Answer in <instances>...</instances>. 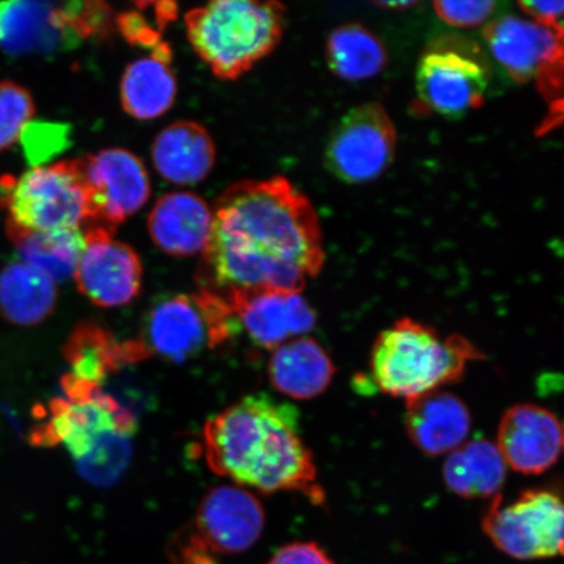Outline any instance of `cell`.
I'll return each mask as SVG.
<instances>
[{"mask_svg":"<svg viewBox=\"0 0 564 564\" xmlns=\"http://www.w3.org/2000/svg\"><path fill=\"white\" fill-rule=\"evenodd\" d=\"M262 503L237 485H221L203 498L193 533L210 554H241L256 545L263 533Z\"/></svg>","mask_w":564,"mask_h":564,"instance_id":"cell-14","label":"cell"},{"mask_svg":"<svg viewBox=\"0 0 564 564\" xmlns=\"http://www.w3.org/2000/svg\"><path fill=\"white\" fill-rule=\"evenodd\" d=\"M63 357L69 365V377L100 387L111 372L145 358L138 341L118 343L94 322L77 324L63 347Z\"/></svg>","mask_w":564,"mask_h":564,"instance_id":"cell-23","label":"cell"},{"mask_svg":"<svg viewBox=\"0 0 564 564\" xmlns=\"http://www.w3.org/2000/svg\"><path fill=\"white\" fill-rule=\"evenodd\" d=\"M326 59L333 73L348 82H362L382 73L386 46L368 28L358 23L337 26L326 45Z\"/></svg>","mask_w":564,"mask_h":564,"instance_id":"cell-27","label":"cell"},{"mask_svg":"<svg viewBox=\"0 0 564 564\" xmlns=\"http://www.w3.org/2000/svg\"><path fill=\"white\" fill-rule=\"evenodd\" d=\"M485 355L469 338L442 335L405 316L380 333L370 351V371L378 390L409 401L460 382L471 362Z\"/></svg>","mask_w":564,"mask_h":564,"instance_id":"cell-3","label":"cell"},{"mask_svg":"<svg viewBox=\"0 0 564 564\" xmlns=\"http://www.w3.org/2000/svg\"><path fill=\"white\" fill-rule=\"evenodd\" d=\"M21 260L53 282L75 273L86 238L83 231L34 232L7 228Z\"/></svg>","mask_w":564,"mask_h":564,"instance_id":"cell-26","label":"cell"},{"mask_svg":"<svg viewBox=\"0 0 564 564\" xmlns=\"http://www.w3.org/2000/svg\"><path fill=\"white\" fill-rule=\"evenodd\" d=\"M562 434H563V453H564V423L562 425Z\"/></svg>","mask_w":564,"mask_h":564,"instance_id":"cell-36","label":"cell"},{"mask_svg":"<svg viewBox=\"0 0 564 564\" xmlns=\"http://www.w3.org/2000/svg\"><path fill=\"white\" fill-rule=\"evenodd\" d=\"M82 167L89 195L91 228L115 231L117 225L135 215L150 199V174L143 161L130 151L108 148L83 159Z\"/></svg>","mask_w":564,"mask_h":564,"instance_id":"cell-12","label":"cell"},{"mask_svg":"<svg viewBox=\"0 0 564 564\" xmlns=\"http://www.w3.org/2000/svg\"><path fill=\"white\" fill-rule=\"evenodd\" d=\"M239 330L229 303L200 288L156 302L145 317L138 340L147 356L183 362L230 340Z\"/></svg>","mask_w":564,"mask_h":564,"instance_id":"cell-7","label":"cell"},{"mask_svg":"<svg viewBox=\"0 0 564 564\" xmlns=\"http://www.w3.org/2000/svg\"><path fill=\"white\" fill-rule=\"evenodd\" d=\"M154 167L174 185H196L207 178L216 161V147L199 123L181 121L162 130L152 145Z\"/></svg>","mask_w":564,"mask_h":564,"instance_id":"cell-20","label":"cell"},{"mask_svg":"<svg viewBox=\"0 0 564 564\" xmlns=\"http://www.w3.org/2000/svg\"><path fill=\"white\" fill-rule=\"evenodd\" d=\"M284 23V6L256 0H216L185 17L189 44L224 80L237 79L270 54Z\"/></svg>","mask_w":564,"mask_h":564,"instance_id":"cell-4","label":"cell"},{"mask_svg":"<svg viewBox=\"0 0 564 564\" xmlns=\"http://www.w3.org/2000/svg\"><path fill=\"white\" fill-rule=\"evenodd\" d=\"M220 295L229 303L239 329L260 348L274 350L315 327L314 310L299 292L259 289Z\"/></svg>","mask_w":564,"mask_h":564,"instance_id":"cell-15","label":"cell"},{"mask_svg":"<svg viewBox=\"0 0 564 564\" xmlns=\"http://www.w3.org/2000/svg\"><path fill=\"white\" fill-rule=\"evenodd\" d=\"M521 10L540 23L555 24L564 17V2H521Z\"/></svg>","mask_w":564,"mask_h":564,"instance_id":"cell-34","label":"cell"},{"mask_svg":"<svg viewBox=\"0 0 564 564\" xmlns=\"http://www.w3.org/2000/svg\"><path fill=\"white\" fill-rule=\"evenodd\" d=\"M489 67L474 42L441 39L422 55L417 69L419 109L460 118L485 102Z\"/></svg>","mask_w":564,"mask_h":564,"instance_id":"cell-10","label":"cell"},{"mask_svg":"<svg viewBox=\"0 0 564 564\" xmlns=\"http://www.w3.org/2000/svg\"><path fill=\"white\" fill-rule=\"evenodd\" d=\"M484 39L494 59L517 83H528L564 59V26L505 15L491 21Z\"/></svg>","mask_w":564,"mask_h":564,"instance_id":"cell-16","label":"cell"},{"mask_svg":"<svg viewBox=\"0 0 564 564\" xmlns=\"http://www.w3.org/2000/svg\"><path fill=\"white\" fill-rule=\"evenodd\" d=\"M66 398H56L37 409L39 423L32 427L30 442L34 447L52 448L65 444L77 463L100 453L121 447L132 433V415L105 394L100 386L80 382L68 373L61 379Z\"/></svg>","mask_w":564,"mask_h":564,"instance_id":"cell-6","label":"cell"},{"mask_svg":"<svg viewBox=\"0 0 564 564\" xmlns=\"http://www.w3.org/2000/svg\"><path fill=\"white\" fill-rule=\"evenodd\" d=\"M7 228L34 232L87 231L91 209L82 160L34 166L0 178Z\"/></svg>","mask_w":564,"mask_h":564,"instance_id":"cell-5","label":"cell"},{"mask_svg":"<svg viewBox=\"0 0 564 564\" xmlns=\"http://www.w3.org/2000/svg\"><path fill=\"white\" fill-rule=\"evenodd\" d=\"M111 15L102 2H0V47L12 55L66 52L106 37Z\"/></svg>","mask_w":564,"mask_h":564,"instance_id":"cell-8","label":"cell"},{"mask_svg":"<svg viewBox=\"0 0 564 564\" xmlns=\"http://www.w3.org/2000/svg\"><path fill=\"white\" fill-rule=\"evenodd\" d=\"M323 263L319 218L307 197L284 176L243 181L216 202L200 288L301 293Z\"/></svg>","mask_w":564,"mask_h":564,"instance_id":"cell-1","label":"cell"},{"mask_svg":"<svg viewBox=\"0 0 564 564\" xmlns=\"http://www.w3.org/2000/svg\"><path fill=\"white\" fill-rule=\"evenodd\" d=\"M336 368L319 343L297 337L273 350L268 376L276 390L295 400H310L333 383Z\"/></svg>","mask_w":564,"mask_h":564,"instance_id":"cell-21","label":"cell"},{"mask_svg":"<svg viewBox=\"0 0 564 564\" xmlns=\"http://www.w3.org/2000/svg\"><path fill=\"white\" fill-rule=\"evenodd\" d=\"M70 127L62 123H30L21 133L28 161L33 165L58 156L70 144Z\"/></svg>","mask_w":564,"mask_h":564,"instance_id":"cell-29","label":"cell"},{"mask_svg":"<svg viewBox=\"0 0 564 564\" xmlns=\"http://www.w3.org/2000/svg\"><path fill=\"white\" fill-rule=\"evenodd\" d=\"M496 2H435L436 15L455 28H475L486 23L496 12Z\"/></svg>","mask_w":564,"mask_h":564,"instance_id":"cell-31","label":"cell"},{"mask_svg":"<svg viewBox=\"0 0 564 564\" xmlns=\"http://www.w3.org/2000/svg\"><path fill=\"white\" fill-rule=\"evenodd\" d=\"M507 468L496 443L476 438L447 455L442 475L448 490L457 497L492 500L503 489Z\"/></svg>","mask_w":564,"mask_h":564,"instance_id":"cell-24","label":"cell"},{"mask_svg":"<svg viewBox=\"0 0 564 564\" xmlns=\"http://www.w3.org/2000/svg\"><path fill=\"white\" fill-rule=\"evenodd\" d=\"M84 238L86 245L74 273L77 289L96 306L129 305L143 282V265L135 250L105 228L84 231Z\"/></svg>","mask_w":564,"mask_h":564,"instance_id":"cell-13","label":"cell"},{"mask_svg":"<svg viewBox=\"0 0 564 564\" xmlns=\"http://www.w3.org/2000/svg\"><path fill=\"white\" fill-rule=\"evenodd\" d=\"M270 564H335L314 542H295L274 554Z\"/></svg>","mask_w":564,"mask_h":564,"instance_id":"cell-33","label":"cell"},{"mask_svg":"<svg viewBox=\"0 0 564 564\" xmlns=\"http://www.w3.org/2000/svg\"><path fill=\"white\" fill-rule=\"evenodd\" d=\"M496 444L507 467L521 475L539 476L560 460L562 423L544 406L517 404L500 419Z\"/></svg>","mask_w":564,"mask_h":564,"instance_id":"cell-17","label":"cell"},{"mask_svg":"<svg viewBox=\"0 0 564 564\" xmlns=\"http://www.w3.org/2000/svg\"><path fill=\"white\" fill-rule=\"evenodd\" d=\"M481 525L492 545L512 558H564V485L535 486L510 502L500 494Z\"/></svg>","mask_w":564,"mask_h":564,"instance_id":"cell-9","label":"cell"},{"mask_svg":"<svg viewBox=\"0 0 564 564\" xmlns=\"http://www.w3.org/2000/svg\"><path fill=\"white\" fill-rule=\"evenodd\" d=\"M119 31L131 44L150 47L151 52L162 44L159 28L152 25L141 10L122 13L117 19Z\"/></svg>","mask_w":564,"mask_h":564,"instance_id":"cell-32","label":"cell"},{"mask_svg":"<svg viewBox=\"0 0 564 564\" xmlns=\"http://www.w3.org/2000/svg\"><path fill=\"white\" fill-rule=\"evenodd\" d=\"M214 209L202 196L176 192L161 196L148 216V231L161 251L173 257H193L206 250Z\"/></svg>","mask_w":564,"mask_h":564,"instance_id":"cell-19","label":"cell"},{"mask_svg":"<svg viewBox=\"0 0 564 564\" xmlns=\"http://www.w3.org/2000/svg\"><path fill=\"white\" fill-rule=\"evenodd\" d=\"M56 305L51 279L30 265L11 263L0 272V315L17 326H35L47 319Z\"/></svg>","mask_w":564,"mask_h":564,"instance_id":"cell-25","label":"cell"},{"mask_svg":"<svg viewBox=\"0 0 564 564\" xmlns=\"http://www.w3.org/2000/svg\"><path fill=\"white\" fill-rule=\"evenodd\" d=\"M175 97L172 51L165 42L127 66L121 82V100L127 115L151 121L171 110Z\"/></svg>","mask_w":564,"mask_h":564,"instance_id":"cell-22","label":"cell"},{"mask_svg":"<svg viewBox=\"0 0 564 564\" xmlns=\"http://www.w3.org/2000/svg\"><path fill=\"white\" fill-rule=\"evenodd\" d=\"M204 460L216 475L260 492L299 491L324 502L312 451L291 404L252 394L207 421Z\"/></svg>","mask_w":564,"mask_h":564,"instance_id":"cell-2","label":"cell"},{"mask_svg":"<svg viewBox=\"0 0 564 564\" xmlns=\"http://www.w3.org/2000/svg\"><path fill=\"white\" fill-rule=\"evenodd\" d=\"M34 111L30 91L17 83L0 82V152L17 143Z\"/></svg>","mask_w":564,"mask_h":564,"instance_id":"cell-28","label":"cell"},{"mask_svg":"<svg viewBox=\"0 0 564 564\" xmlns=\"http://www.w3.org/2000/svg\"><path fill=\"white\" fill-rule=\"evenodd\" d=\"M539 89L549 101V112L539 133H547L564 124V59L546 67L535 77Z\"/></svg>","mask_w":564,"mask_h":564,"instance_id":"cell-30","label":"cell"},{"mask_svg":"<svg viewBox=\"0 0 564 564\" xmlns=\"http://www.w3.org/2000/svg\"><path fill=\"white\" fill-rule=\"evenodd\" d=\"M397 130L380 104L351 109L336 124L326 147V166L336 178L361 185L379 178L394 159Z\"/></svg>","mask_w":564,"mask_h":564,"instance_id":"cell-11","label":"cell"},{"mask_svg":"<svg viewBox=\"0 0 564 564\" xmlns=\"http://www.w3.org/2000/svg\"><path fill=\"white\" fill-rule=\"evenodd\" d=\"M417 4L414 0H408V2H403V0H400V2H376V6L380 7V9L390 11H404Z\"/></svg>","mask_w":564,"mask_h":564,"instance_id":"cell-35","label":"cell"},{"mask_svg":"<svg viewBox=\"0 0 564 564\" xmlns=\"http://www.w3.org/2000/svg\"><path fill=\"white\" fill-rule=\"evenodd\" d=\"M408 438L427 456H447L468 441L471 414L467 404L448 391H435L405 401Z\"/></svg>","mask_w":564,"mask_h":564,"instance_id":"cell-18","label":"cell"}]
</instances>
